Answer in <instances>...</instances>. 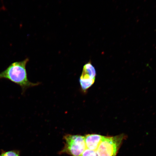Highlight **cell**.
<instances>
[{"mask_svg":"<svg viewBox=\"0 0 156 156\" xmlns=\"http://www.w3.org/2000/svg\"><path fill=\"white\" fill-rule=\"evenodd\" d=\"M82 73L87 74L94 79H95L96 76V70L90 61L88 62L83 66Z\"/></svg>","mask_w":156,"mask_h":156,"instance_id":"5b68a950","label":"cell"},{"mask_svg":"<svg viewBox=\"0 0 156 156\" xmlns=\"http://www.w3.org/2000/svg\"><path fill=\"white\" fill-rule=\"evenodd\" d=\"M124 136H103L96 150L98 156H116L121 145Z\"/></svg>","mask_w":156,"mask_h":156,"instance_id":"3957f363","label":"cell"},{"mask_svg":"<svg viewBox=\"0 0 156 156\" xmlns=\"http://www.w3.org/2000/svg\"><path fill=\"white\" fill-rule=\"evenodd\" d=\"M84 136L87 149L96 151L102 141L103 136L93 134H87Z\"/></svg>","mask_w":156,"mask_h":156,"instance_id":"277c9868","label":"cell"},{"mask_svg":"<svg viewBox=\"0 0 156 156\" xmlns=\"http://www.w3.org/2000/svg\"><path fill=\"white\" fill-rule=\"evenodd\" d=\"M0 156H20V152L17 150L2 151Z\"/></svg>","mask_w":156,"mask_h":156,"instance_id":"8992f818","label":"cell"},{"mask_svg":"<svg viewBox=\"0 0 156 156\" xmlns=\"http://www.w3.org/2000/svg\"><path fill=\"white\" fill-rule=\"evenodd\" d=\"M80 156H98L96 151L86 149Z\"/></svg>","mask_w":156,"mask_h":156,"instance_id":"52a82bcc","label":"cell"},{"mask_svg":"<svg viewBox=\"0 0 156 156\" xmlns=\"http://www.w3.org/2000/svg\"><path fill=\"white\" fill-rule=\"evenodd\" d=\"M65 145L60 154L66 153L71 156H80L87 149L85 136L79 135L67 134L64 136Z\"/></svg>","mask_w":156,"mask_h":156,"instance_id":"7a4b0ae2","label":"cell"},{"mask_svg":"<svg viewBox=\"0 0 156 156\" xmlns=\"http://www.w3.org/2000/svg\"><path fill=\"white\" fill-rule=\"evenodd\" d=\"M29 61V58H26L23 61L13 62L0 73V79L9 80L19 85L22 89L23 93L29 87L38 85L40 83H33L28 79L26 67Z\"/></svg>","mask_w":156,"mask_h":156,"instance_id":"6da1fadb","label":"cell"}]
</instances>
